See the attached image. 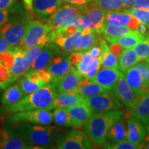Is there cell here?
I'll list each match as a JSON object with an SVG mask.
<instances>
[{"label":"cell","mask_w":149,"mask_h":149,"mask_svg":"<svg viewBox=\"0 0 149 149\" xmlns=\"http://www.w3.org/2000/svg\"><path fill=\"white\" fill-rule=\"evenodd\" d=\"M57 91L52 83L48 84L34 92L26 95L19 101L13 104L3 107L4 113H13L17 112L34 109L53 110L55 107Z\"/></svg>","instance_id":"6da1fadb"},{"label":"cell","mask_w":149,"mask_h":149,"mask_svg":"<svg viewBox=\"0 0 149 149\" xmlns=\"http://www.w3.org/2000/svg\"><path fill=\"white\" fill-rule=\"evenodd\" d=\"M31 14L22 3H17L11 9L8 22L0 28V32L12 48L17 46L23 40L28 26L32 20Z\"/></svg>","instance_id":"7a4b0ae2"},{"label":"cell","mask_w":149,"mask_h":149,"mask_svg":"<svg viewBox=\"0 0 149 149\" xmlns=\"http://www.w3.org/2000/svg\"><path fill=\"white\" fill-rule=\"evenodd\" d=\"M125 114L124 111L120 110L93 113L83 125L85 133L95 145L103 146L107 141L110 126Z\"/></svg>","instance_id":"3957f363"},{"label":"cell","mask_w":149,"mask_h":149,"mask_svg":"<svg viewBox=\"0 0 149 149\" xmlns=\"http://www.w3.org/2000/svg\"><path fill=\"white\" fill-rule=\"evenodd\" d=\"M33 148H51L55 146V126L21 122L12 124Z\"/></svg>","instance_id":"277c9868"},{"label":"cell","mask_w":149,"mask_h":149,"mask_svg":"<svg viewBox=\"0 0 149 149\" xmlns=\"http://www.w3.org/2000/svg\"><path fill=\"white\" fill-rule=\"evenodd\" d=\"M81 15L79 6L68 3L60 6V7L45 20V23L51 29L48 35V42H53L55 40L56 31L62 28L68 21Z\"/></svg>","instance_id":"5b68a950"},{"label":"cell","mask_w":149,"mask_h":149,"mask_svg":"<svg viewBox=\"0 0 149 149\" xmlns=\"http://www.w3.org/2000/svg\"><path fill=\"white\" fill-rule=\"evenodd\" d=\"M51 29L44 22L33 19L30 22L23 40L17 46L24 51L38 45H45L48 42V35Z\"/></svg>","instance_id":"8992f818"},{"label":"cell","mask_w":149,"mask_h":149,"mask_svg":"<svg viewBox=\"0 0 149 149\" xmlns=\"http://www.w3.org/2000/svg\"><path fill=\"white\" fill-rule=\"evenodd\" d=\"M8 124L26 122L30 124L48 126L53 122V115L45 109H34L11 113L6 118Z\"/></svg>","instance_id":"52a82bcc"},{"label":"cell","mask_w":149,"mask_h":149,"mask_svg":"<svg viewBox=\"0 0 149 149\" xmlns=\"http://www.w3.org/2000/svg\"><path fill=\"white\" fill-rule=\"evenodd\" d=\"M55 145L59 149H92L88 135L79 130H71L55 137Z\"/></svg>","instance_id":"ba28073f"},{"label":"cell","mask_w":149,"mask_h":149,"mask_svg":"<svg viewBox=\"0 0 149 149\" xmlns=\"http://www.w3.org/2000/svg\"><path fill=\"white\" fill-rule=\"evenodd\" d=\"M87 103L92 109L93 113L121 110L123 108V104L114 93L110 91H107L97 95L87 97Z\"/></svg>","instance_id":"9c48e42d"},{"label":"cell","mask_w":149,"mask_h":149,"mask_svg":"<svg viewBox=\"0 0 149 149\" xmlns=\"http://www.w3.org/2000/svg\"><path fill=\"white\" fill-rule=\"evenodd\" d=\"M79 6L81 8V15L84 19L85 28H90L97 34H102L107 11L93 6L89 3Z\"/></svg>","instance_id":"30bf717a"},{"label":"cell","mask_w":149,"mask_h":149,"mask_svg":"<svg viewBox=\"0 0 149 149\" xmlns=\"http://www.w3.org/2000/svg\"><path fill=\"white\" fill-rule=\"evenodd\" d=\"M33 148L14 127L5 126L0 129V149Z\"/></svg>","instance_id":"8fae6325"},{"label":"cell","mask_w":149,"mask_h":149,"mask_svg":"<svg viewBox=\"0 0 149 149\" xmlns=\"http://www.w3.org/2000/svg\"><path fill=\"white\" fill-rule=\"evenodd\" d=\"M105 24L117 26H126L132 31H137L140 22L124 10L108 11L105 17Z\"/></svg>","instance_id":"7c38bea8"},{"label":"cell","mask_w":149,"mask_h":149,"mask_svg":"<svg viewBox=\"0 0 149 149\" xmlns=\"http://www.w3.org/2000/svg\"><path fill=\"white\" fill-rule=\"evenodd\" d=\"M10 51L13 54L14 61L12 67L9 69L10 76L8 81V86L17 81L29 70L27 61L24 57V51L23 49L16 46L13 48Z\"/></svg>","instance_id":"4fadbf2b"},{"label":"cell","mask_w":149,"mask_h":149,"mask_svg":"<svg viewBox=\"0 0 149 149\" xmlns=\"http://www.w3.org/2000/svg\"><path fill=\"white\" fill-rule=\"evenodd\" d=\"M147 134L145 126L137 117L130 115L126 120V140L139 147Z\"/></svg>","instance_id":"5bb4252c"},{"label":"cell","mask_w":149,"mask_h":149,"mask_svg":"<svg viewBox=\"0 0 149 149\" xmlns=\"http://www.w3.org/2000/svg\"><path fill=\"white\" fill-rule=\"evenodd\" d=\"M66 53H61L55 56L46 68L53 77V81L51 83L58 81L71 69L72 66Z\"/></svg>","instance_id":"9a60e30c"},{"label":"cell","mask_w":149,"mask_h":149,"mask_svg":"<svg viewBox=\"0 0 149 149\" xmlns=\"http://www.w3.org/2000/svg\"><path fill=\"white\" fill-rule=\"evenodd\" d=\"M112 91L128 110L132 107L137 97L126 82L124 73L115 84Z\"/></svg>","instance_id":"2e32d148"},{"label":"cell","mask_w":149,"mask_h":149,"mask_svg":"<svg viewBox=\"0 0 149 149\" xmlns=\"http://www.w3.org/2000/svg\"><path fill=\"white\" fill-rule=\"evenodd\" d=\"M61 53L60 48L57 44L54 42L46 43L37 55L29 69H44L47 67L55 56Z\"/></svg>","instance_id":"e0dca14e"},{"label":"cell","mask_w":149,"mask_h":149,"mask_svg":"<svg viewBox=\"0 0 149 149\" xmlns=\"http://www.w3.org/2000/svg\"><path fill=\"white\" fill-rule=\"evenodd\" d=\"M82 76L78 71L76 67L72 66L71 69L64 77L58 81L52 83L57 93L75 92Z\"/></svg>","instance_id":"ac0fdd59"},{"label":"cell","mask_w":149,"mask_h":149,"mask_svg":"<svg viewBox=\"0 0 149 149\" xmlns=\"http://www.w3.org/2000/svg\"><path fill=\"white\" fill-rule=\"evenodd\" d=\"M101 68V57H95L88 51L83 53L82 60L76 66L83 77L92 79Z\"/></svg>","instance_id":"d6986e66"},{"label":"cell","mask_w":149,"mask_h":149,"mask_svg":"<svg viewBox=\"0 0 149 149\" xmlns=\"http://www.w3.org/2000/svg\"><path fill=\"white\" fill-rule=\"evenodd\" d=\"M61 3L62 0H33L32 13L44 22L60 7Z\"/></svg>","instance_id":"ffe728a7"},{"label":"cell","mask_w":149,"mask_h":149,"mask_svg":"<svg viewBox=\"0 0 149 149\" xmlns=\"http://www.w3.org/2000/svg\"><path fill=\"white\" fill-rule=\"evenodd\" d=\"M122 74L123 72L120 70L102 68L99 69L95 77L91 80L98 84L104 88L111 91Z\"/></svg>","instance_id":"44dd1931"},{"label":"cell","mask_w":149,"mask_h":149,"mask_svg":"<svg viewBox=\"0 0 149 149\" xmlns=\"http://www.w3.org/2000/svg\"><path fill=\"white\" fill-rule=\"evenodd\" d=\"M130 114H126L113 123L110 126L107 135L108 144H115L126 139V120Z\"/></svg>","instance_id":"7402d4cb"},{"label":"cell","mask_w":149,"mask_h":149,"mask_svg":"<svg viewBox=\"0 0 149 149\" xmlns=\"http://www.w3.org/2000/svg\"><path fill=\"white\" fill-rule=\"evenodd\" d=\"M126 82L137 96L146 94L149 92V87L143 81L140 72L133 66L124 74Z\"/></svg>","instance_id":"603a6c76"},{"label":"cell","mask_w":149,"mask_h":149,"mask_svg":"<svg viewBox=\"0 0 149 149\" xmlns=\"http://www.w3.org/2000/svg\"><path fill=\"white\" fill-rule=\"evenodd\" d=\"M17 81V84L21 87L24 95L34 92L41 87L46 85L38 77L37 70L33 69L28 70Z\"/></svg>","instance_id":"cb8c5ba5"},{"label":"cell","mask_w":149,"mask_h":149,"mask_svg":"<svg viewBox=\"0 0 149 149\" xmlns=\"http://www.w3.org/2000/svg\"><path fill=\"white\" fill-rule=\"evenodd\" d=\"M128 111L130 115L137 117L143 124L149 122V92L137 96L135 103Z\"/></svg>","instance_id":"d4e9b609"},{"label":"cell","mask_w":149,"mask_h":149,"mask_svg":"<svg viewBox=\"0 0 149 149\" xmlns=\"http://www.w3.org/2000/svg\"><path fill=\"white\" fill-rule=\"evenodd\" d=\"M87 103V97L77 92L57 93L55 98V107L68 108Z\"/></svg>","instance_id":"484cf974"},{"label":"cell","mask_w":149,"mask_h":149,"mask_svg":"<svg viewBox=\"0 0 149 149\" xmlns=\"http://www.w3.org/2000/svg\"><path fill=\"white\" fill-rule=\"evenodd\" d=\"M66 109L73 120L74 128L82 127L84 123L90 118L93 113L88 104L73 106L66 108Z\"/></svg>","instance_id":"4316f807"},{"label":"cell","mask_w":149,"mask_h":149,"mask_svg":"<svg viewBox=\"0 0 149 149\" xmlns=\"http://www.w3.org/2000/svg\"><path fill=\"white\" fill-rule=\"evenodd\" d=\"M108 90L104 88L103 87L92 81L91 79L82 77V79L79 81L75 92L82 95L86 97H90L101 94V93L106 92Z\"/></svg>","instance_id":"83f0119b"},{"label":"cell","mask_w":149,"mask_h":149,"mask_svg":"<svg viewBox=\"0 0 149 149\" xmlns=\"http://www.w3.org/2000/svg\"><path fill=\"white\" fill-rule=\"evenodd\" d=\"M98 37L99 34L95 31H93L92 32L87 34H81L76 41L75 51L84 53V52L88 51L93 46H97Z\"/></svg>","instance_id":"f1b7e54d"},{"label":"cell","mask_w":149,"mask_h":149,"mask_svg":"<svg viewBox=\"0 0 149 149\" xmlns=\"http://www.w3.org/2000/svg\"><path fill=\"white\" fill-rule=\"evenodd\" d=\"M81 35V31H77L75 34L70 36H65L64 35H58L55 37L54 43L59 46L64 53H72L75 51L76 41Z\"/></svg>","instance_id":"f546056e"},{"label":"cell","mask_w":149,"mask_h":149,"mask_svg":"<svg viewBox=\"0 0 149 149\" xmlns=\"http://www.w3.org/2000/svg\"><path fill=\"white\" fill-rule=\"evenodd\" d=\"M24 94L21 87L18 84L8 86V88L5 89L2 97L1 99V102L3 105H10L19 101L23 98Z\"/></svg>","instance_id":"4dcf8cb0"},{"label":"cell","mask_w":149,"mask_h":149,"mask_svg":"<svg viewBox=\"0 0 149 149\" xmlns=\"http://www.w3.org/2000/svg\"><path fill=\"white\" fill-rule=\"evenodd\" d=\"M126 26H117L110 25V24H104L103 30H102V37L107 41V43L111 44L112 40L117 37L123 36L134 32Z\"/></svg>","instance_id":"1f68e13d"},{"label":"cell","mask_w":149,"mask_h":149,"mask_svg":"<svg viewBox=\"0 0 149 149\" xmlns=\"http://www.w3.org/2000/svg\"><path fill=\"white\" fill-rule=\"evenodd\" d=\"M119 58V69L123 73H125L128 70L139 61L135 51L132 48L123 50Z\"/></svg>","instance_id":"d6a6232c"},{"label":"cell","mask_w":149,"mask_h":149,"mask_svg":"<svg viewBox=\"0 0 149 149\" xmlns=\"http://www.w3.org/2000/svg\"><path fill=\"white\" fill-rule=\"evenodd\" d=\"M145 37H146L144 35L140 34L137 30V31H135L134 32L130 33V34L123 35V36L113 39V40H112L111 44L118 43L123 48H126V49L133 48L138 43L144 40Z\"/></svg>","instance_id":"836d02e7"},{"label":"cell","mask_w":149,"mask_h":149,"mask_svg":"<svg viewBox=\"0 0 149 149\" xmlns=\"http://www.w3.org/2000/svg\"><path fill=\"white\" fill-rule=\"evenodd\" d=\"M53 115V121L57 126L74 128L73 120L66 108L57 107Z\"/></svg>","instance_id":"e575fe53"},{"label":"cell","mask_w":149,"mask_h":149,"mask_svg":"<svg viewBox=\"0 0 149 149\" xmlns=\"http://www.w3.org/2000/svg\"><path fill=\"white\" fill-rule=\"evenodd\" d=\"M89 3L93 6L96 7L105 11L124 10L122 0H92Z\"/></svg>","instance_id":"d590c367"},{"label":"cell","mask_w":149,"mask_h":149,"mask_svg":"<svg viewBox=\"0 0 149 149\" xmlns=\"http://www.w3.org/2000/svg\"><path fill=\"white\" fill-rule=\"evenodd\" d=\"M125 12L133 15L139 22L149 26V8H138L133 6L130 8L124 9Z\"/></svg>","instance_id":"8d00e7d4"},{"label":"cell","mask_w":149,"mask_h":149,"mask_svg":"<svg viewBox=\"0 0 149 149\" xmlns=\"http://www.w3.org/2000/svg\"><path fill=\"white\" fill-rule=\"evenodd\" d=\"M136 55L139 61H144L149 57V38L145 37L144 40L136 45L134 47Z\"/></svg>","instance_id":"74e56055"},{"label":"cell","mask_w":149,"mask_h":149,"mask_svg":"<svg viewBox=\"0 0 149 149\" xmlns=\"http://www.w3.org/2000/svg\"><path fill=\"white\" fill-rule=\"evenodd\" d=\"M44 46V45L35 46H33V47L24 50V57H25L26 59L29 68H31L33 61H34L35 58L37 57V55L40 53Z\"/></svg>","instance_id":"f35d334b"},{"label":"cell","mask_w":149,"mask_h":149,"mask_svg":"<svg viewBox=\"0 0 149 149\" xmlns=\"http://www.w3.org/2000/svg\"><path fill=\"white\" fill-rule=\"evenodd\" d=\"M103 148L109 149H137L139 148L136 145L133 143L130 142L128 140H124L120 142L115 143V144H108L105 143Z\"/></svg>","instance_id":"ab89813d"},{"label":"cell","mask_w":149,"mask_h":149,"mask_svg":"<svg viewBox=\"0 0 149 149\" xmlns=\"http://www.w3.org/2000/svg\"><path fill=\"white\" fill-rule=\"evenodd\" d=\"M134 67L139 70L144 82L149 87V67L144 62H137Z\"/></svg>","instance_id":"60d3db41"},{"label":"cell","mask_w":149,"mask_h":149,"mask_svg":"<svg viewBox=\"0 0 149 149\" xmlns=\"http://www.w3.org/2000/svg\"><path fill=\"white\" fill-rule=\"evenodd\" d=\"M10 76L9 70L0 61V85L6 89L8 86V81Z\"/></svg>","instance_id":"b9f144b4"},{"label":"cell","mask_w":149,"mask_h":149,"mask_svg":"<svg viewBox=\"0 0 149 149\" xmlns=\"http://www.w3.org/2000/svg\"><path fill=\"white\" fill-rule=\"evenodd\" d=\"M0 61L9 70L13 64V54L11 53L10 51L0 53Z\"/></svg>","instance_id":"7bdbcfd3"},{"label":"cell","mask_w":149,"mask_h":149,"mask_svg":"<svg viewBox=\"0 0 149 149\" xmlns=\"http://www.w3.org/2000/svg\"><path fill=\"white\" fill-rule=\"evenodd\" d=\"M37 73L38 74V77H40V79L42 80L43 82H44L46 84L51 83L53 81V77L48 71L46 68L44 69H40V70H36Z\"/></svg>","instance_id":"ee69618b"},{"label":"cell","mask_w":149,"mask_h":149,"mask_svg":"<svg viewBox=\"0 0 149 149\" xmlns=\"http://www.w3.org/2000/svg\"><path fill=\"white\" fill-rule=\"evenodd\" d=\"M83 53L79 51H75L74 53H71L68 56L70 64L72 66H77L78 64L82 60Z\"/></svg>","instance_id":"f6af8a7d"},{"label":"cell","mask_w":149,"mask_h":149,"mask_svg":"<svg viewBox=\"0 0 149 149\" xmlns=\"http://www.w3.org/2000/svg\"><path fill=\"white\" fill-rule=\"evenodd\" d=\"M109 49L111 53L115 55L116 57H119L122 54L124 48L118 43H113V44H111L110 46H109Z\"/></svg>","instance_id":"bcb514c9"},{"label":"cell","mask_w":149,"mask_h":149,"mask_svg":"<svg viewBox=\"0 0 149 149\" xmlns=\"http://www.w3.org/2000/svg\"><path fill=\"white\" fill-rule=\"evenodd\" d=\"M12 49L11 46L8 44L2 34L0 32V53L3 52H8Z\"/></svg>","instance_id":"7dc6e473"},{"label":"cell","mask_w":149,"mask_h":149,"mask_svg":"<svg viewBox=\"0 0 149 149\" xmlns=\"http://www.w3.org/2000/svg\"><path fill=\"white\" fill-rule=\"evenodd\" d=\"M9 10H0V28L8 22L9 19Z\"/></svg>","instance_id":"c3c4849f"},{"label":"cell","mask_w":149,"mask_h":149,"mask_svg":"<svg viewBox=\"0 0 149 149\" xmlns=\"http://www.w3.org/2000/svg\"><path fill=\"white\" fill-rule=\"evenodd\" d=\"M15 0H0V10H9L13 6Z\"/></svg>","instance_id":"681fc988"},{"label":"cell","mask_w":149,"mask_h":149,"mask_svg":"<svg viewBox=\"0 0 149 149\" xmlns=\"http://www.w3.org/2000/svg\"><path fill=\"white\" fill-rule=\"evenodd\" d=\"M89 53L93 57H101L102 56V50L100 46H95L91 48L88 51Z\"/></svg>","instance_id":"f907efd6"},{"label":"cell","mask_w":149,"mask_h":149,"mask_svg":"<svg viewBox=\"0 0 149 149\" xmlns=\"http://www.w3.org/2000/svg\"><path fill=\"white\" fill-rule=\"evenodd\" d=\"M64 2L70 3V4L75 6H81L86 3H88L92 0H62Z\"/></svg>","instance_id":"816d5d0a"},{"label":"cell","mask_w":149,"mask_h":149,"mask_svg":"<svg viewBox=\"0 0 149 149\" xmlns=\"http://www.w3.org/2000/svg\"><path fill=\"white\" fill-rule=\"evenodd\" d=\"M135 6L138 8H149V0H135Z\"/></svg>","instance_id":"f5cc1de1"},{"label":"cell","mask_w":149,"mask_h":149,"mask_svg":"<svg viewBox=\"0 0 149 149\" xmlns=\"http://www.w3.org/2000/svg\"><path fill=\"white\" fill-rule=\"evenodd\" d=\"M148 29H149V27L148 26H146V24L140 22V24H139L138 26V29H137V31H138L140 34L144 35V36L146 37L147 33L148 32Z\"/></svg>","instance_id":"db71d44e"},{"label":"cell","mask_w":149,"mask_h":149,"mask_svg":"<svg viewBox=\"0 0 149 149\" xmlns=\"http://www.w3.org/2000/svg\"><path fill=\"white\" fill-rule=\"evenodd\" d=\"M122 3L124 8H128L135 6V0H122Z\"/></svg>","instance_id":"11a10c76"},{"label":"cell","mask_w":149,"mask_h":149,"mask_svg":"<svg viewBox=\"0 0 149 149\" xmlns=\"http://www.w3.org/2000/svg\"><path fill=\"white\" fill-rule=\"evenodd\" d=\"M33 0H24V5L29 12L32 13V3Z\"/></svg>","instance_id":"9f6ffc18"},{"label":"cell","mask_w":149,"mask_h":149,"mask_svg":"<svg viewBox=\"0 0 149 149\" xmlns=\"http://www.w3.org/2000/svg\"><path fill=\"white\" fill-rule=\"evenodd\" d=\"M139 148L149 149V138H145L143 142L139 145Z\"/></svg>","instance_id":"6f0895ef"},{"label":"cell","mask_w":149,"mask_h":149,"mask_svg":"<svg viewBox=\"0 0 149 149\" xmlns=\"http://www.w3.org/2000/svg\"><path fill=\"white\" fill-rule=\"evenodd\" d=\"M145 128L146 129V132L147 134L145 137V138H149V122H148L146 124H145Z\"/></svg>","instance_id":"680465c9"},{"label":"cell","mask_w":149,"mask_h":149,"mask_svg":"<svg viewBox=\"0 0 149 149\" xmlns=\"http://www.w3.org/2000/svg\"><path fill=\"white\" fill-rule=\"evenodd\" d=\"M144 61H146V64L147 66H148L149 67V57H147V58H146V59H145Z\"/></svg>","instance_id":"91938a15"},{"label":"cell","mask_w":149,"mask_h":149,"mask_svg":"<svg viewBox=\"0 0 149 149\" xmlns=\"http://www.w3.org/2000/svg\"><path fill=\"white\" fill-rule=\"evenodd\" d=\"M3 90H5V89H4V88H3V86H1V85H0V93H1V91H3Z\"/></svg>","instance_id":"94428289"},{"label":"cell","mask_w":149,"mask_h":149,"mask_svg":"<svg viewBox=\"0 0 149 149\" xmlns=\"http://www.w3.org/2000/svg\"><path fill=\"white\" fill-rule=\"evenodd\" d=\"M148 27H149V26H148ZM146 37H148V38H149V29H148V33H147Z\"/></svg>","instance_id":"6125c7cd"}]
</instances>
